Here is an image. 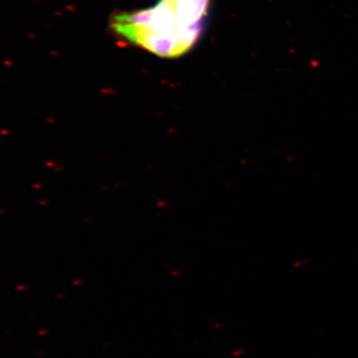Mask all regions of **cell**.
Here are the masks:
<instances>
[{"label":"cell","instance_id":"cell-1","mask_svg":"<svg viewBox=\"0 0 358 358\" xmlns=\"http://www.w3.org/2000/svg\"><path fill=\"white\" fill-rule=\"evenodd\" d=\"M211 0H159L110 16L113 35L159 58L182 57L196 46L207 24Z\"/></svg>","mask_w":358,"mask_h":358}]
</instances>
